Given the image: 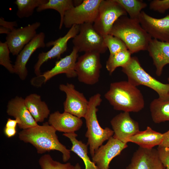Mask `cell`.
Segmentation results:
<instances>
[{"mask_svg": "<svg viewBox=\"0 0 169 169\" xmlns=\"http://www.w3.org/2000/svg\"><path fill=\"white\" fill-rule=\"evenodd\" d=\"M48 0H16L14 3L17 6L16 15L22 18L31 16L35 8L46 3Z\"/></svg>", "mask_w": 169, "mask_h": 169, "instance_id": "cell-28", "label": "cell"}, {"mask_svg": "<svg viewBox=\"0 0 169 169\" xmlns=\"http://www.w3.org/2000/svg\"><path fill=\"white\" fill-rule=\"evenodd\" d=\"M74 1L72 0H48L45 4L36 8L39 12L48 9H52L57 11L60 16L59 29L62 28L63 25L64 19L65 12L74 6Z\"/></svg>", "mask_w": 169, "mask_h": 169, "instance_id": "cell-26", "label": "cell"}, {"mask_svg": "<svg viewBox=\"0 0 169 169\" xmlns=\"http://www.w3.org/2000/svg\"><path fill=\"white\" fill-rule=\"evenodd\" d=\"M0 25L6 27L12 31L14 29L15 27L18 26V23L16 21H7L1 17L0 18Z\"/></svg>", "mask_w": 169, "mask_h": 169, "instance_id": "cell-35", "label": "cell"}, {"mask_svg": "<svg viewBox=\"0 0 169 169\" xmlns=\"http://www.w3.org/2000/svg\"><path fill=\"white\" fill-rule=\"evenodd\" d=\"M79 25H74L64 36L46 44V47H53L48 51L42 52L38 54V60L34 66V72L37 76L41 74L40 68L44 63L51 59L60 58L61 55L67 49L68 41L74 38L79 33Z\"/></svg>", "mask_w": 169, "mask_h": 169, "instance_id": "cell-10", "label": "cell"}, {"mask_svg": "<svg viewBox=\"0 0 169 169\" xmlns=\"http://www.w3.org/2000/svg\"><path fill=\"white\" fill-rule=\"evenodd\" d=\"M151 10L163 13L169 9V0H153L149 4Z\"/></svg>", "mask_w": 169, "mask_h": 169, "instance_id": "cell-33", "label": "cell"}, {"mask_svg": "<svg viewBox=\"0 0 169 169\" xmlns=\"http://www.w3.org/2000/svg\"><path fill=\"white\" fill-rule=\"evenodd\" d=\"M78 52L77 49L73 47L69 54L56 61L54 66L51 69L33 78V82L39 81L38 86L59 74H65L67 77L69 78L77 76L75 66L78 57Z\"/></svg>", "mask_w": 169, "mask_h": 169, "instance_id": "cell-12", "label": "cell"}, {"mask_svg": "<svg viewBox=\"0 0 169 169\" xmlns=\"http://www.w3.org/2000/svg\"><path fill=\"white\" fill-rule=\"evenodd\" d=\"M139 21L142 28L151 38L159 40L169 42V14L157 18L142 11Z\"/></svg>", "mask_w": 169, "mask_h": 169, "instance_id": "cell-15", "label": "cell"}, {"mask_svg": "<svg viewBox=\"0 0 169 169\" xmlns=\"http://www.w3.org/2000/svg\"><path fill=\"white\" fill-rule=\"evenodd\" d=\"M72 42L78 52L105 53L107 48L103 37L95 29L93 23H86L79 25V33L73 38Z\"/></svg>", "mask_w": 169, "mask_h": 169, "instance_id": "cell-7", "label": "cell"}, {"mask_svg": "<svg viewBox=\"0 0 169 169\" xmlns=\"http://www.w3.org/2000/svg\"><path fill=\"white\" fill-rule=\"evenodd\" d=\"M105 44L109 50L110 54L128 49L124 43L119 38L110 34L103 36Z\"/></svg>", "mask_w": 169, "mask_h": 169, "instance_id": "cell-31", "label": "cell"}, {"mask_svg": "<svg viewBox=\"0 0 169 169\" xmlns=\"http://www.w3.org/2000/svg\"><path fill=\"white\" fill-rule=\"evenodd\" d=\"M63 135L70 140L72 144L70 151L74 152L82 159L85 166V169H98L88 156V144L78 140L76 138L77 135L75 132L64 133Z\"/></svg>", "mask_w": 169, "mask_h": 169, "instance_id": "cell-24", "label": "cell"}, {"mask_svg": "<svg viewBox=\"0 0 169 169\" xmlns=\"http://www.w3.org/2000/svg\"><path fill=\"white\" fill-rule=\"evenodd\" d=\"M48 123L57 131L64 133H74L83 124L81 118L68 112L60 113L58 111L50 114Z\"/></svg>", "mask_w": 169, "mask_h": 169, "instance_id": "cell-20", "label": "cell"}, {"mask_svg": "<svg viewBox=\"0 0 169 169\" xmlns=\"http://www.w3.org/2000/svg\"><path fill=\"white\" fill-rule=\"evenodd\" d=\"M59 88L66 95L63 104L64 112L80 118H84L88 110L89 101L83 94L76 90L72 84H60Z\"/></svg>", "mask_w": 169, "mask_h": 169, "instance_id": "cell-11", "label": "cell"}, {"mask_svg": "<svg viewBox=\"0 0 169 169\" xmlns=\"http://www.w3.org/2000/svg\"><path fill=\"white\" fill-rule=\"evenodd\" d=\"M157 150L161 163L165 169H169V147L159 146Z\"/></svg>", "mask_w": 169, "mask_h": 169, "instance_id": "cell-34", "label": "cell"}, {"mask_svg": "<svg viewBox=\"0 0 169 169\" xmlns=\"http://www.w3.org/2000/svg\"><path fill=\"white\" fill-rule=\"evenodd\" d=\"M11 31L10 29L2 26H0V33H5L7 34H9Z\"/></svg>", "mask_w": 169, "mask_h": 169, "instance_id": "cell-39", "label": "cell"}, {"mask_svg": "<svg viewBox=\"0 0 169 169\" xmlns=\"http://www.w3.org/2000/svg\"><path fill=\"white\" fill-rule=\"evenodd\" d=\"M56 130L48 122L23 130L18 134V137L25 143H29L36 149L38 154L56 150L62 154L63 161L66 162L70 158V151L59 141Z\"/></svg>", "mask_w": 169, "mask_h": 169, "instance_id": "cell-1", "label": "cell"}, {"mask_svg": "<svg viewBox=\"0 0 169 169\" xmlns=\"http://www.w3.org/2000/svg\"><path fill=\"white\" fill-rule=\"evenodd\" d=\"M131 54L126 49L110 54L106 64V68L109 74H112L117 68H122L126 65L131 59Z\"/></svg>", "mask_w": 169, "mask_h": 169, "instance_id": "cell-27", "label": "cell"}, {"mask_svg": "<svg viewBox=\"0 0 169 169\" xmlns=\"http://www.w3.org/2000/svg\"><path fill=\"white\" fill-rule=\"evenodd\" d=\"M100 55L97 52H88L78 59L75 70L79 82L92 85L98 81L102 68Z\"/></svg>", "mask_w": 169, "mask_h": 169, "instance_id": "cell-9", "label": "cell"}, {"mask_svg": "<svg viewBox=\"0 0 169 169\" xmlns=\"http://www.w3.org/2000/svg\"><path fill=\"white\" fill-rule=\"evenodd\" d=\"M150 109L152 119L155 123L169 121V100L158 98L151 103Z\"/></svg>", "mask_w": 169, "mask_h": 169, "instance_id": "cell-25", "label": "cell"}, {"mask_svg": "<svg viewBox=\"0 0 169 169\" xmlns=\"http://www.w3.org/2000/svg\"><path fill=\"white\" fill-rule=\"evenodd\" d=\"M159 146L169 147V130L164 133V138L163 141Z\"/></svg>", "mask_w": 169, "mask_h": 169, "instance_id": "cell-38", "label": "cell"}, {"mask_svg": "<svg viewBox=\"0 0 169 169\" xmlns=\"http://www.w3.org/2000/svg\"><path fill=\"white\" fill-rule=\"evenodd\" d=\"M7 113L19 121V127L26 129L38 125L26 105L24 99L16 96L10 100L7 106Z\"/></svg>", "mask_w": 169, "mask_h": 169, "instance_id": "cell-19", "label": "cell"}, {"mask_svg": "<svg viewBox=\"0 0 169 169\" xmlns=\"http://www.w3.org/2000/svg\"><path fill=\"white\" fill-rule=\"evenodd\" d=\"M10 51L6 42H0V64L9 72L14 73L13 65L11 63L9 56Z\"/></svg>", "mask_w": 169, "mask_h": 169, "instance_id": "cell-32", "label": "cell"}, {"mask_svg": "<svg viewBox=\"0 0 169 169\" xmlns=\"http://www.w3.org/2000/svg\"><path fill=\"white\" fill-rule=\"evenodd\" d=\"M102 0H84L80 4L67 11L64 14L63 24L66 28L74 25L86 23H94L98 15Z\"/></svg>", "mask_w": 169, "mask_h": 169, "instance_id": "cell-8", "label": "cell"}, {"mask_svg": "<svg viewBox=\"0 0 169 169\" xmlns=\"http://www.w3.org/2000/svg\"><path fill=\"white\" fill-rule=\"evenodd\" d=\"M127 15L126 12L116 0H102L93 26L103 37L110 33L114 24L119 18Z\"/></svg>", "mask_w": 169, "mask_h": 169, "instance_id": "cell-6", "label": "cell"}, {"mask_svg": "<svg viewBox=\"0 0 169 169\" xmlns=\"http://www.w3.org/2000/svg\"><path fill=\"white\" fill-rule=\"evenodd\" d=\"M19 123V121L16 119L14 120L8 118L6 122L5 127L12 128H16L17 125Z\"/></svg>", "mask_w": 169, "mask_h": 169, "instance_id": "cell-37", "label": "cell"}, {"mask_svg": "<svg viewBox=\"0 0 169 169\" xmlns=\"http://www.w3.org/2000/svg\"><path fill=\"white\" fill-rule=\"evenodd\" d=\"M74 169H81V166L79 163H77L74 166Z\"/></svg>", "mask_w": 169, "mask_h": 169, "instance_id": "cell-40", "label": "cell"}, {"mask_svg": "<svg viewBox=\"0 0 169 169\" xmlns=\"http://www.w3.org/2000/svg\"><path fill=\"white\" fill-rule=\"evenodd\" d=\"M147 50L156 68V74L159 76L162 74L164 67L169 64V42L152 38Z\"/></svg>", "mask_w": 169, "mask_h": 169, "instance_id": "cell-21", "label": "cell"}, {"mask_svg": "<svg viewBox=\"0 0 169 169\" xmlns=\"http://www.w3.org/2000/svg\"><path fill=\"white\" fill-rule=\"evenodd\" d=\"M126 169H165L157 149L139 147L134 153Z\"/></svg>", "mask_w": 169, "mask_h": 169, "instance_id": "cell-18", "label": "cell"}, {"mask_svg": "<svg viewBox=\"0 0 169 169\" xmlns=\"http://www.w3.org/2000/svg\"><path fill=\"white\" fill-rule=\"evenodd\" d=\"M45 34L43 32L37 34L17 55L13 65L14 73L22 80L26 78L28 71L26 64L32 54L38 49L46 46Z\"/></svg>", "mask_w": 169, "mask_h": 169, "instance_id": "cell-16", "label": "cell"}, {"mask_svg": "<svg viewBox=\"0 0 169 169\" xmlns=\"http://www.w3.org/2000/svg\"><path fill=\"white\" fill-rule=\"evenodd\" d=\"M4 132L6 136L8 138H11L14 136L16 133V128H12L5 127L4 128Z\"/></svg>", "mask_w": 169, "mask_h": 169, "instance_id": "cell-36", "label": "cell"}, {"mask_svg": "<svg viewBox=\"0 0 169 169\" xmlns=\"http://www.w3.org/2000/svg\"><path fill=\"white\" fill-rule=\"evenodd\" d=\"M40 25L39 22H36L23 27L15 28L7 35L6 42L13 55L17 56L35 37L37 34L36 30Z\"/></svg>", "mask_w": 169, "mask_h": 169, "instance_id": "cell-13", "label": "cell"}, {"mask_svg": "<svg viewBox=\"0 0 169 169\" xmlns=\"http://www.w3.org/2000/svg\"><path fill=\"white\" fill-rule=\"evenodd\" d=\"M101 96L100 94L97 93L90 98L88 110L84 117L87 128L85 136L88 138V145L91 157L103 142L108 140L114 134L113 130L108 127L102 128L98 122L97 107L102 102Z\"/></svg>", "mask_w": 169, "mask_h": 169, "instance_id": "cell-4", "label": "cell"}, {"mask_svg": "<svg viewBox=\"0 0 169 169\" xmlns=\"http://www.w3.org/2000/svg\"><path fill=\"white\" fill-rule=\"evenodd\" d=\"M122 71L133 85L148 87L158 94L160 99L169 100V83H163L151 76L142 67L137 57H131L129 63L122 68Z\"/></svg>", "mask_w": 169, "mask_h": 169, "instance_id": "cell-5", "label": "cell"}, {"mask_svg": "<svg viewBox=\"0 0 169 169\" xmlns=\"http://www.w3.org/2000/svg\"><path fill=\"white\" fill-rule=\"evenodd\" d=\"M168 82H169V77L168 78Z\"/></svg>", "mask_w": 169, "mask_h": 169, "instance_id": "cell-41", "label": "cell"}, {"mask_svg": "<svg viewBox=\"0 0 169 169\" xmlns=\"http://www.w3.org/2000/svg\"><path fill=\"white\" fill-rule=\"evenodd\" d=\"M26 106L36 121L42 122L50 115V111L40 95L31 94L24 99Z\"/></svg>", "mask_w": 169, "mask_h": 169, "instance_id": "cell-23", "label": "cell"}, {"mask_svg": "<svg viewBox=\"0 0 169 169\" xmlns=\"http://www.w3.org/2000/svg\"><path fill=\"white\" fill-rule=\"evenodd\" d=\"M110 123L114 134L113 137L127 143L128 139L140 131L138 122L131 118L129 112L120 113L114 117Z\"/></svg>", "mask_w": 169, "mask_h": 169, "instance_id": "cell-17", "label": "cell"}, {"mask_svg": "<svg viewBox=\"0 0 169 169\" xmlns=\"http://www.w3.org/2000/svg\"><path fill=\"white\" fill-rule=\"evenodd\" d=\"M164 138V133L156 131L149 126L144 131H140L130 137L127 143L131 142L139 145L140 147L151 149L156 146H159Z\"/></svg>", "mask_w": 169, "mask_h": 169, "instance_id": "cell-22", "label": "cell"}, {"mask_svg": "<svg viewBox=\"0 0 169 169\" xmlns=\"http://www.w3.org/2000/svg\"><path fill=\"white\" fill-rule=\"evenodd\" d=\"M41 169H74V166L70 163L64 164L54 160L49 154L41 156L38 160Z\"/></svg>", "mask_w": 169, "mask_h": 169, "instance_id": "cell-30", "label": "cell"}, {"mask_svg": "<svg viewBox=\"0 0 169 169\" xmlns=\"http://www.w3.org/2000/svg\"><path fill=\"white\" fill-rule=\"evenodd\" d=\"M123 8L130 18L139 20V18L142 9L147 7V4L139 0H116Z\"/></svg>", "mask_w": 169, "mask_h": 169, "instance_id": "cell-29", "label": "cell"}, {"mask_svg": "<svg viewBox=\"0 0 169 169\" xmlns=\"http://www.w3.org/2000/svg\"><path fill=\"white\" fill-rule=\"evenodd\" d=\"M110 34L122 40L131 54L147 50L152 39L141 25L139 20L123 16L114 24Z\"/></svg>", "mask_w": 169, "mask_h": 169, "instance_id": "cell-3", "label": "cell"}, {"mask_svg": "<svg viewBox=\"0 0 169 169\" xmlns=\"http://www.w3.org/2000/svg\"><path fill=\"white\" fill-rule=\"evenodd\" d=\"M105 97L115 110L124 112H137L145 106L141 91L128 81L111 83Z\"/></svg>", "mask_w": 169, "mask_h": 169, "instance_id": "cell-2", "label": "cell"}, {"mask_svg": "<svg viewBox=\"0 0 169 169\" xmlns=\"http://www.w3.org/2000/svg\"><path fill=\"white\" fill-rule=\"evenodd\" d=\"M128 147L127 143L111 137L104 145L100 146L92 157V161L98 169H109L112 160Z\"/></svg>", "mask_w": 169, "mask_h": 169, "instance_id": "cell-14", "label": "cell"}]
</instances>
